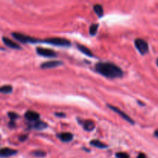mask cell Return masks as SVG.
<instances>
[{
	"label": "cell",
	"mask_w": 158,
	"mask_h": 158,
	"mask_svg": "<svg viewBox=\"0 0 158 158\" xmlns=\"http://www.w3.org/2000/svg\"><path fill=\"white\" fill-rule=\"evenodd\" d=\"M95 71L108 78H121L123 75V71L119 67L108 62H98L95 64Z\"/></svg>",
	"instance_id": "1"
},
{
	"label": "cell",
	"mask_w": 158,
	"mask_h": 158,
	"mask_svg": "<svg viewBox=\"0 0 158 158\" xmlns=\"http://www.w3.org/2000/svg\"><path fill=\"white\" fill-rule=\"evenodd\" d=\"M43 42L49 43V44L55 45V46H61V47H68L71 45V42L68 40L61 38V37H50V38L45 39Z\"/></svg>",
	"instance_id": "2"
},
{
	"label": "cell",
	"mask_w": 158,
	"mask_h": 158,
	"mask_svg": "<svg viewBox=\"0 0 158 158\" xmlns=\"http://www.w3.org/2000/svg\"><path fill=\"white\" fill-rule=\"evenodd\" d=\"M12 35L16 40H17L18 41L24 43H33L41 42V40H38V39L33 38V37H30V36L25 35V34H23V33H13Z\"/></svg>",
	"instance_id": "3"
},
{
	"label": "cell",
	"mask_w": 158,
	"mask_h": 158,
	"mask_svg": "<svg viewBox=\"0 0 158 158\" xmlns=\"http://www.w3.org/2000/svg\"><path fill=\"white\" fill-rule=\"evenodd\" d=\"M135 46H136L137 49L138 50V51L143 55L146 54L149 50L148 43H147L146 40H143V39L138 38L135 40Z\"/></svg>",
	"instance_id": "4"
},
{
	"label": "cell",
	"mask_w": 158,
	"mask_h": 158,
	"mask_svg": "<svg viewBox=\"0 0 158 158\" xmlns=\"http://www.w3.org/2000/svg\"><path fill=\"white\" fill-rule=\"evenodd\" d=\"M37 53L40 56L45 57H57V53L51 49L44 48V47H37Z\"/></svg>",
	"instance_id": "5"
},
{
	"label": "cell",
	"mask_w": 158,
	"mask_h": 158,
	"mask_svg": "<svg viewBox=\"0 0 158 158\" xmlns=\"http://www.w3.org/2000/svg\"><path fill=\"white\" fill-rule=\"evenodd\" d=\"M108 107L109 108H111L112 111H114L115 112H116L117 114H119V115L123 119H125L126 121H127L128 123H131V124H134V121H133V120L132 119L130 118V117L127 114H126L124 112H123V110H120L119 108H117V107H116V106H113V105H108Z\"/></svg>",
	"instance_id": "6"
},
{
	"label": "cell",
	"mask_w": 158,
	"mask_h": 158,
	"mask_svg": "<svg viewBox=\"0 0 158 158\" xmlns=\"http://www.w3.org/2000/svg\"><path fill=\"white\" fill-rule=\"evenodd\" d=\"M17 153V151L13 149L8 148V147L0 149V156L1 157H8V156H13Z\"/></svg>",
	"instance_id": "7"
},
{
	"label": "cell",
	"mask_w": 158,
	"mask_h": 158,
	"mask_svg": "<svg viewBox=\"0 0 158 158\" xmlns=\"http://www.w3.org/2000/svg\"><path fill=\"white\" fill-rule=\"evenodd\" d=\"M2 41H3V43L6 45L7 47H10V48L16 49V50H20V49H21V47H20L18 43L13 41L12 40H10V39L8 38V37H2Z\"/></svg>",
	"instance_id": "8"
},
{
	"label": "cell",
	"mask_w": 158,
	"mask_h": 158,
	"mask_svg": "<svg viewBox=\"0 0 158 158\" xmlns=\"http://www.w3.org/2000/svg\"><path fill=\"white\" fill-rule=\"evenodd\" d=\"M80 123L86 131H92L95 129V123L92 120H83V121H80Z\"/></svg>",
	"instance_id": "9"
},
{
	"label": "cell",
	"mask_w": 158,
	"mask_h": 158,
	"mask_svg": "<svg viewBox=\"0 0 158 158\" xmlns=\"http://www.w3.org/2000/svg\"><path fill=\"white\" fill-rule=\"evenodd\" d=\"M25 118L27 119V120L31 122H35L37 121L40 118V115L39 113H37V112H33V111H27L25 113Z\"/></svg>",
	"instance_id": "10"
},
{
	"label": "cell",
	"mask_w": 158,
	"mask_h": 158,
	"mask_svg": "<svg viewBox=\"0 0 158 158\" xmlns=\"http://www.w3.org/2000/svg\"><path fill=\"white\" fill-rule=\"evenodd\" d=\"M61 64H62V62L58 61H47L42 64L41 68H53Z\"/></svg>",
	"instance_id": "11"
},
{
	"label": "cell",
	"mask_w": 158,
	"mask_h": 158,
	"mask_svg": "<svg viewBox=\"0 0 158 158\" xmlns=\"http://www.w3.org/2000/svg\"><path fill=\"white\" fill-rule=\"evenodd\" d=\"M57 137L63 142H70L73 140V134L71 133H61L57 135Z\"/></svg>",
	"instance_id": "12"
},
{
	"label": "cell",
	"mask_w": 158,
	"mask_h": 158,
	"mask_svg": "<svg viewBox=\"0 0 158 158\" xmlns=\"http://www.w3.org/2000/svg\"><path fill=\"white\" fill-rule=\"evenodd\" d=\"M77 47L81 52H82L83 53H85V55L88 56V57H93V53H92L88 47H86L85 46L82 44H77Z\"/></svg>",
	"instance_id": "13"
},
{
	"label": "cell",
	"mask_w": 158,
	"mask_h": 158,
	"mask_svg": "<svg viewBox=\"0 0 158 158\" xmlns=\"http://www.w3.org/2000/svg\"><path fill=\"white\" fill-rule=\"evenodd\" d=\"M90 144L93 146H95V147H97V148L103 149V148H107V147H108V145L102 143V142H101L100 140H92V141L90 142Z\"/></svg>",
	"instance_id": "14"
},
{
	"label": "cell",
	"mask_w": 158,
	"mask_h": 158,
	"mask_svg": "<svg viewBox=\"0 0 158 158\" xmlns=\"http://www.w3.org/2000/svg\"><path fill=\"white\" fill-rule=\"evenodd\" d=\"M33 129L36 130H43L46 127H47V124L43 121H35V123H33V126H32Z\"/></svg>",
	"instance_id": "15"
},
{
	"label": "cell",
	"mask_w": 158,
	"mask_h": 158,
	"mask_svg": "<svg viewBox=\"0 0 158 158\" xmlns=\"http://www.w3.org/2000/svg\"><path fill=\"white\" fill-rule=\"evenodd\" d=\"M94 11H95V13H96L97 15H98V17H100V18H101L104 14L103 8H102V6H101V5H99V4H96V5L94 6Z\"/></svg>",
	"instance_id": "16"
},
{
	"label": "cell",
	"mask_w": 158,
	"mask_h": 158,
	"mask_svg": "<svg viewBox=\"0 0 158 158\" xmlns=\"http://www.w3.org/2000/svg\"><path fill=\"white\" fill-rule=\"evenodd\" d=\"M13 87L9 85H6L0 87V93H5L8 94L12 92Z\"/></svg>",
	"instance_id": "17"
},
{
	"label": "cell",
	"mask_w": 158,
	"mask_h": 158,
	"mask_svg": "<svg viewBox=\"0 0 158 158\" xmlns=\"http://www.w3.org/2000/svg\"><path fill=\"white\" fill-rule=\"evenodd\" d=\"M98 24H92L91 27H90V30H89L90 34H91L92 36L95 35L97 33V30H98Z\"/></svg>",
	"instance_id": "18"
},
{
	"label": "cell",
	"mask_w": 158,
	"mask_h": 158,
	"mask_svg": "<svg viewBox=\"0 0 158 158\" xmlns=\"http://www.w3.org/2000/svg\"><path fill=\"white\" fill-rule=\"evenodd\" d=\"M33 154L36 156H46V153L44 151H42V150H36V151L33 152Z\"/></svg>",
	"instance_id": "19"
},
{
	"label": "cell",
	"mask_w": 158,
	"mask_h": 158,
	"mask_svg": "<svg viewBox=\"0 0 158 158\" xmlns=\"http://www.w3.org/2000/svg\"><path fill=\"white\" fill-rule=\"evenodd\" d=\"M116 156L117 158H130V156L124 152H119L116 154Z\"/></svg>",
	"instance_id": "20"
},
{
	"label": "cell",
	"mask_w": 158,
	"mask_h": 158,
	"mask_svg": "<svg viewBox=\"0 0 158 158\" xmlns=\"http://www.w3.org/2000/svg\"><path fill=\"white\" fill-rule=\"evenodd\" d=\"M8 115H9V117L10 118V119L12 120V121H14L15 119H17L19 116L17 113H15V112H9Z\"/></svg>",
	"instance_id": "21"
},
{
	"label": "cell",
	"mask_w": 158,
	"mask_h": 158,
	"mask_svg": "<svg viewBox=\"0 0 158 158\" xmlns=\"http://www.w3.org/2000/svg\"><path fill=\"white\" fill-rule=\"evenodd\" d=\"M27 138V136H26V135H23V136H21V137H20V141H24Z\"/></svg>",
	"instance_id": "22"
},
{
	"label": "cell",
	"mask_w": 158,
	"mask_h": 158,
	"mask_svg": "<svg viewBox=\"0 0 158 158\" xmlns=\"http://www.w3.org/2000/svg\"><path fill=\"white\" fill-rule=\"evenodd\" d=\"M137 158H146V155L144 154V153H140V154L138 155V156H137Z\"/></svg>",
	"instance_id": "23"
},
{
	"label": "cell",
	"mask_w": 158,
	"mask_h": 158,
	"mask_svg": "<svg viewBox=\"0 0 158 158\" xmlns=\"http://www.w3.org/2000/svg\"><path fill=\"white\" fill-rule=\"evenodd\" d=\"M56 116H58L59 117H61V116H62V117H64V114H63V113H56Z\"/></svg>",
	"instance_id": "24"
},
{
	"label": "cell",
	"mask_w": 158,
	"mask_h": 158,
	"mask_svg": "<svg viewBox=\"0 0 158 158\" xmlns=\"http://www.w3.org/2000/svg\"><path fill=\"white\" fill-rule=\"evenodd\" d=\"M154 134H155V136H156V137H158V129H157V130H156V131H155Z\"/></svg>",
	"instance_id": "25"
},
{
	"label": "cell",
	"mask_w": 158,
	"mask_h": 158,
	"mask_svg": "<svg viewBox=\"0 0 158 158\" xmlns=\"http://www.w3.org/2000/svg\"><path fill=\"white\" fill-rule=\"evenodd\" d=\"M156 64H157V66H158V58L156 59Z\"/></svg>",
	"instance_id": "26"
}]
</instances>
